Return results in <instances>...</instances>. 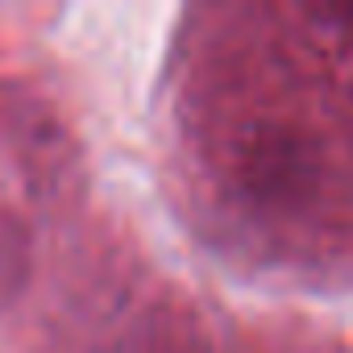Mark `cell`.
<instances>
[{
  "label": "cell",
  "mask_w": 353,
  "mask_h": 353,
  "mask_svg": "<svg viewBox=\"0 0 353 353\" xmlns=\"http://www.w3.org/2000/svg\"><path fill=\"white\" fill-rule=\"evenodd\" d=\"M233 174L241 192L262 208H299L320 179L316 145L283 125H258L250 129L233 150Z\"/></svg>",
  "instance_id": "1"
},
{
  "label": "cell",
  "mask_w": 353,
  "mask_h": 353,
  "mask_svg": "<svg viewBox=\"0 0 353 353\" xmlns=\"http://www.w3.org/2000/svg\"><path fill=\"white\" fill-rule=\"evenodd\" d=\"M26 279V229L0 221V295H9Z\"/></svg>",
  "instance_id": "2"
}]
</instances>
